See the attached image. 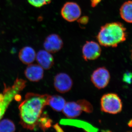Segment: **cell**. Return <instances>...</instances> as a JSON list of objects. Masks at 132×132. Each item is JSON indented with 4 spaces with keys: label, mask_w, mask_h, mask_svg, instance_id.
<instances>
[{
    "label": "cell",
    "mask_w": 132,
    "mask_h": 132,
    "mask_svg": "<svg viewBox=\"0 0 132 132\" xmlns=\"http://www.w3.org/2000/svg\"><path fill=\"white\" fill-rule=\"evenodd\" d=\"M29 3L32 6L36 7H40L48 5L52 0H28Z\"/></svg>",
    "instance_id": "obj_20"
},
{
    "label": "cell",
    "mask_w": 132,
    "mask_h": 132,
    "mask_svg": "<svg viewBox=\"0 0 132 132\" xmlns=\"http://www.w3.org/2000/svg\"><path fill=\"white\" fill-rule=\"evenodd\" d=\"M36 57V54L34 50L30 47H25L19 52V59L22 63L27 65L32 63Z\"/></svg>",
    "instance_id": "obj_14"
},
{
    "label": "cell",
    "mask_w": 132,
    "mask_h": 132,
    "mask_svg": "<svg viewBox=\"0 0 132 132\" xmlns=\"http://www.w3.org/2000/svg\"><path fill=\"white\" fill-rule=\"evenodd\" d=\"M83 112L87 113H91L93 111V108L92 104L86 100H80L77 101Z\"/></svg>",
    "instance_id": "obj_19"
},
{
    "label": "cell",
    "mask_w": 132,
    "mask_h": 132,
    "mask_svg": "<svg viewBox=\"0 0 132 132\" xmlns=\"http://www.w3.org/2000/svg\"><path fill=\"white\" fill-rule=\"evenodd\" d=\"M101 53L100 46L95 42H86L82 47V57L86 61L97 59L100 56Z\"/></svg>",
    "instance_id": "obj_7"
},
{
    "label": "cell",
    "mask_w": 132,
    "mask_h": 132,
    "mask_svg": "<svg viewBox=\"0 0 132 132\" xmlns=\"http://www.w3.org/2000/svg\"><path fill=\"white\" fill-rule=\"evenodd\" d=\"M101 108L102 112L107 113H119L122 109L121 100L116 94L111 93L104 95L101 100Z\"/></svg>",
    "instance_id": "obj_4"
},
{
    "label": "cell",
    "mask_w": 132,
    "mask_h": 132,
    "mask_svg": "<svg viewBox=\"0 0 132 132\" xmlns=\"http://www.w3.org/2000/svg\"><path fill=\"white\" fill-rule=\"evenodd\" d=\"M26 81L17 78L12 86L7 87L4 84L5 88L3 93L4 98L0 105V120L3 117L11 102L26 87Z\"/></svg>",
    "instance_id": "obj_3"
},
{
    "label": "cell",
    "mask_w": 132,
    "mask_h": 132,
    "mask_svg": "<svg viewBox=\"0 0 132 132\" xmlns=\"http://www.w3.org/2000/svg\"><path fill=\"white\" fill-rule=\"evenodd\" d=\"M14 123L8 119H5L0 121V132H12L15 131Z\"/></svg>",
    "instance_id": "obj_17"
},
{
    "label": "cell",
    "mask_w": 132,
    "mask_h": 132,
    "mask_svg": "<svg viewBox=\"0 0 132 132\" xmlns=\"http://www.w3.org/2000/svg\"><path fill=\"white\" fill-rule=\"evenodd\" d=\"M128 125L129 126L132 127V120H130L128 123Z\"/></svg>",
    "instance_id": "obj_26"
},
{
    "label": "cell",
    "mask_w": 132,
    "mask_h": 132,
    "mask_svg": "<svg viewBox=\"0 0 132 132\" xmlns=\"http://www.w3.org/2000/svg\"><path fill=\"white\" fill-rule=\"evenodd\" d=\"M61 125L72 126L82 128L86 131L97 132L98 128L94 127L90 123L86 121L72 119H62L60 121Z\"/></svg>",
    "instance_id": "obj_12"
},
{
    "label": "cell",
    "mask_w": 132,
    "mask_h": 132,
    "mask_svg": "<svg viewBox=\"0 0 132 132\" xmlns=\"http://www.w3.org/2000/svg\"><path fill=\"white\" fill-rule=\"evenodd\" d=\"M120 13L121 18L124 21L132 23V1L124 3L121 7Z\"/></svg>",
    "instance_id": "obj_15"
},
{
    "label": "cell",
    "mask_w": 132,
    "mask_h": 132,
    "mask_svg": "<svg viewBox=\"0 0 132 132\" xmlns=\"http://www.w3.org/2000/svg\"><path fill=\"white\" fill-rule=\"evenodd\" d=\"M101 0H91V6L94 7L98 5L101 2Z\"/></svg>",
    "instance_id": "obj_23"
},
{
    "label": "cell",
    "mask_w": 132,
    "mask_h": 132,
    "mask_svg": "<svg viewBox=\"0 0 132 132\" xmlns=\"http://www.w3.org/2000/svg\"><path fill=\"white\" fill-rule=\"evenodd\" d=\"M123 80L124 82L131 84L132 82V73L130 72H126L123 75Z\"/></svg>",
    "instance_id": "obj_21"
},
{
    "label": "cell",
    "mask_w": 132,
    "mask_h": 132,
    "mask_svg": "<svg viewBox=\"0 0 132 132\" xmlns=\"http://www.w3.org/2000/svg\"><path fill=\"white\" fill-rule=\"evenodd\" d=\"M77 20L78 21L79 24L81 25H86L88 23L89 18L88 16H84L82 17H80Z\"/></svg>",
    "instance_id": "obj_22"
},
{
    "label": "cell",
    "mask_w": 132,
    "mask_h": 132,
    "mask_svg": "<svg viewBox=\"0 0 132 132\" xmlns=\"http://www.w3.org/2000/svg\"><path fill=\"white\" fill-rule=\"evenodd\" d=\"M126 28L119 22L107 23L102 26L97 35L99 44L105 47H115L126 39Z\"/></svg>",
    "instance_id": "obj_2"
},
{
    "label": "cell",
    "mask_w": 132,
    "mask_h": 132,
    "mask_svg": "<svg viewBox=\"0 0 132 132\" xmlns=\"http://www.w3.org/2000/svg\"><path fill=\"white\" fill-rule=\"evenodd\" d=\"M37 62L43 68L49 69L54 64V60L50 53L46 50H40L36 57Z\"/></svg>",
    "instance_id": "obj_11"
},
{
    "label": "cell",
    "mask_w": 132,
    "mask_h": 132,
    "mask_svg": "<svg viewBox=\"0 0 132 132\" xmlns=\"http://www.w3.org/2000/svg\"><path fill=\"white\" fill-rule=\"evenodd\" d=\"M54 84L55 88L57 92L64 93L71 90L73 86V81L68 75L61 73L55 76Z\"/></svg>",
    "instance_id": "obj_8"
},
{
    "label": "cell",
    "mask_w": 132,
    "mask_h": 132,
    "mask_svg": "<svg viewBox=\"0 0 132 132\" xmlns=\"http://www.w3.org/2000/svg\"><path fill=\"white\" fill-rule=\"evenodd\" d=\"M25 75L29 80L37 82L43 78L44 71L39 65L29 64L25 70Z\"/></svg>",
    "instance_id": "obj_10"
},
{
    "label": "cell",
    "mask_w": 132,
    "mask_h": 132,
    "mask_svg": "<svg viewBox=\"0 0 132 132\" xmlns=\"http://www.w3.org/2000/svg\"><path fill=\"white\" fill-rule=\"evenodd\" d=\"M62 111L64 115L69 119L76 118L80 115L82 112L77 102H69L66 103Z\"/></svg>",
    "instance_id": "obj_13"
},
{
    "label": "cell",
    "mask_w": 132,
    "mask_h": 132,
    "mask_svg": "<svg viewBox=\"0 0 132 132\" xmlns=\"http://www.w3.org/2000/svg\"><path fill=\"white\" fill-rule=\"evenodd\" d=\"M91 81L95 86L103 89L108 85L110 79L109 72L105 67H100L95 70L91 76Z\"/></svg>",
    "instance_id": "obj_6"
},
{
    "label": "cell",
    "mask_w": 132,
    "mask_h": 132,
    "mask_svg": "<svg viewBox=\"0 0 132 132\" xmlns=\"http://www.w3.org/2000/svg\"><path fill=\"white\" fill-rule=\"evenodd\" d=\"M3 98H4V95L3 93H0V105L2 104V101H3Z\"/></svg>",
    "instance_id": "obj_25"
},
{
    "label": "cell",
    "mask_w": 132,
    "mask_h": 132,
    "mask_svg": "<svg viewBox=\"0 0 132 132\" xmlns=\"http://www.w3.org/2000/svg\"><path fill=\"white\" fill-rule=\"evenodd\" d=\"M63 41L60 36L56 34L48 35L45 40L44 47L50 53H55L61 50L63 47Z\"/></svg>",
    "instance_id": "obj_9"
},
{
    "label": "cell",
    "mask_w": 132,
    "mask_h": 132,
    "mask_svg": "<svg viewBox=\"0 0 132 132\" xmlns=\"http://www.w3.org/2000/svg\"><path fill=\"white\" fill-rule=\"evenodd\" d=\"M66 101L64 98L59 95H50L48 105L54 111L61 112L66 104Z\"/></svg>",
    "instance_id": "obj_16"
},
{
    "label": "cell",
    "mask_w": 132,
    "mask_h": 132,
    "mask_svg": "<svg viewBox=\"0 0 132 132\" xmlns=\"http://www.w3.org/2000/svg\"><path fill=\"white\" fill-rule=\"evenodd\" d=\"M61 13L64 20L69 22H73L80 17L81 11L80 7L76 3L68 2L62 8Z\"/></svg>",
    "instance_id": "obj_5"
},
{
    "label": "cell",
    "mask_w": 132,
    "mask_h": 132,
    "mask_svg": "<svg viewBox=\"0 0 132 132\" xmlns=\"http://www.w3.org/2000/svg\"><path fill=\"white\" fill-rule=\"evenodd\" d=\"M50 95L28 93L19 106L20 123L27 129L33 130L37 126L43 111L48 105Z\"/></svg>",
    "instance_id": "obj_1"
},
{
    "label": "cell",
    "mask_w": 132,
    "mask_h": 132,
    "mask_svg": "<svg viewBox=\"0 0 132 132\" xmlns=\"http://www.w3.org/2000/svg\"><path fill=\"white\" fill-rule=\"evenodd\" d=\"M53 127L58 132H62L63 131V130H62V129L58 124H55L54 126H53Z\"/></svg>",
    "instance_id": "obj_24"
},
{
    "label": "cell",
    "mask_w": 132,
    "mask_h": 132,
    "mask_svg": "<svg viewBox=\"0 0 132 132\" xmlns=\"http://www.w3.org/2000/svg\"><path fill=\"white\" fill-rule=\"evenodd\" d=\"M52 123V120L46 114H42L38 120V124L39 127L43 131L51 127Z\"/></svg>",
    "instance_id": "obj_18"
}]
</instances>
